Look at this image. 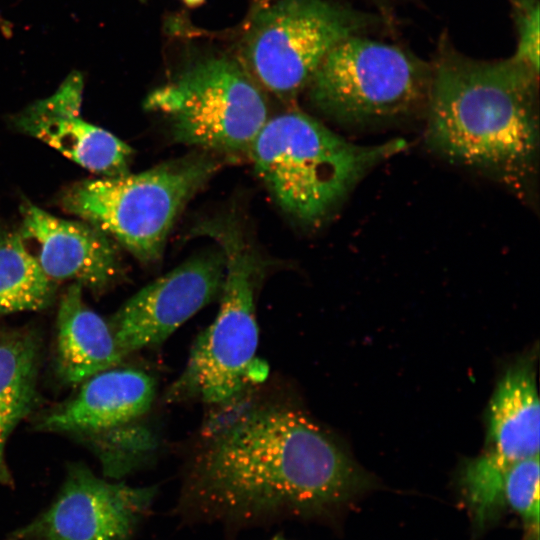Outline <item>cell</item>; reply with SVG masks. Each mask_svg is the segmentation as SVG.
I'll list each match as a JSON object with an SVG mask.
<instances>
[{
	"mask_svg": "<svg viewBox=\"0 0 540 540\" xmlns=\"http://www.w3.org/2000/svg\"><path fill=\"white\" fill-rule=\"evenodd\" d=\"M370 485L369 475L306 413L261 402L207 427L185 492L205 515L253 520L323 513Z\"/></svg>",
	"mask_w": 540,
	"mask_h": 540,
	"instance_id": "1",
	"label": "cell"
},
{
	"mask_svg": "<svg viewBox=\"0 0 540 540\" xmlns=\"http://www.w3.org/2000/svg\"><path fill=\"white\" fill-rule=\"evenodd\" d=\"M538 72L514 56L442 57L428 89L427 146L445 160L520 189L539 150Z\"/></svg>",
	"mask_w": 540,
	"mask_h": 540,
	"instance_id": "2",
	"label": "cell"
},
{
	"mask_svg": "<svg viewBox=\"0 0 540 540\" xmlns=\"http://www.w3.org/2000/svg\"><path fill=\"white\" fill-rule=\"evenodd\" d=\"M196 232L212 239L224 256L220 307L213 322L197 337L165 400L227 406L242 398L268 373L256 355V292L263 279L264 263L241 227L228 217L204 222Z\"/></svg>",
	"mask_w": 540,
	"mask_h": 540,
	"instance_id": "3",
	"label": "cell"
},
{
	"mask_svg": "<svg viewBox=\"0 0 540 540\" xmlns=\"http://www.w3.org/2000/svg\"><path fill=\"white\" fill-rule=\"evenodd\" d=\"M402 139L375 145L350 142L301 112L269 118L248 153L277 203L315 225L376 165L404 150Z\"/></svg>",
	"mask_w": 540,
	"mask_h": 540,
	"instance_id": "4",
	"label": "cell"
},
{
	"mask_svg": "<svg viewBox=\"0 0 540 540\" xmlns=\"http://www.w3.org/2000/svg\"><path fill=\"white\" fill-rule=\"evenodd\" d=\"M218 165L212 153L203 151L137 174L83 180L64 192L61 205L141 262L153 263L180 211Z\"/></svg>",
	"mask_w": 540,
	"mask_h": 540,
	"instance_id": "5",
	"label": "cell"
},
{
	"mask_svg": "<svg viewBox=\"0 0 540 540\" xmlns=\"http://www.w3.org/2000/svg\"><path fill=\"white\" fill-rule=\"evenodd\" d=\"M145 107L169 120L176 142L225 155H248L269 119L257 84L226 57L191 65L149 94Z\"/></svg>",
	"mask_w": 540,
	"mask_h": 540,
	"instance_id": "6",
	"label": "cell"
},
{
	"mask_svg": "<svg viewBox=\"0 0 540 540\" xmlns=\"http://www.w3.org/2000/svg\"><path fill=\"white\" fill-rule=\"evenodd\" d=\"M431 74L401 49L348 36L324 57L310 83L313 103L340 122H381L427 96Z\"/></svg>",
	"mask_w": 540,
	"mask_h": 540,
	"instance_id": "7",
	"label": "cell"
},
{
	"mask_svg": "<svg viewBox=\"0 0 540 540\" xmlns=\"http://www.w3.org/2000/svg\"><path fill=\"white\" fill-rule=\"evenodd\" d=\"M358 21L325 0H277L253 19L246 61L272 93L291 97L306 87L326 54L354 35Z\"/></svg>",
	"mask_w": 540,
	"mask_h": 540,
	"instance_id": "8",
	"label": "cell"
},
{
	"mask_svg": "<svg viewBox=\"0 0 540 540\" xmlns=\"http://www.w3.org/2000/svg\"><path fill=\"white\" fill-rule=\"evenodd\" d=\"M534 360L529 356L510 366L488 404L485 450L466 464L462 475L468 502L477 511L500 510L508 469L539 455L540 405Z\"/></svg>",
	"mask_w": 540,
	"mask_h": 540,
	"instance_id": "9",
	"label": "cell"
},
{
	"mask_svg": "<svg viewBox=\"0 0 540 540\" xmlns=\"http://www.w3.org/2000/svg\"><path fill=\"white\" fill-rule=\"evenodd\" d=\"M155 492L153 487L105 480L84 464H71L51 504L6 540H132Z\"/></svg>",
	"mask_w": 540,
	"mask_h": 540,
	"instance_id": "10",
	"label": "cell"
},
{
	"mask_svg": "<svg viewBox=\"0 0 540 540\" xmlns=\"http://www.w3.org/2000/svg\"><path fill=\"white\" fill-rule=\"evenodd\" d=\"M224 273V256L216 246L139 290L110 324L122 354L160 345L220 294Z\"/></svg>",
	"mask_w": 540,
	"mask_h": 540,
	"instance_id": "11",
	"label": "cell"
},
{
	"mask_svg": "<svg viewBox=\"0 0 540 540\" xmlns=\"http://www.w3.org/2000/svg\"><path fill=\"white\" fill-rule=\"evenodd\" d=\"M18 235L46 276L72 280L95 292L107 289L119 274L110 237L93 225L56 217L40 207H22Z\"/></svg>",
	"mask_w": 540,
	"mask_h": 540,
	"instance_id": "12",
	"label": "cell"
},
{
	"mask_svg": "<svg viewBox=\"0 0 540 540\" xmlns=\"http://www.w3.org/2000/svg\"><path fill=\"white\" fill-rule=\"evenodd\" d=\"M83 79L71 74L51 96L15 119L16 127L102 177L129 173L132 149L109 131L80 117Z\"/></svg>",
	"mask_w": 540,
	"mask_h": 540,
	"instance_id": "13",
	"label": "cell"
},
{
	"mask_svg": "<svg viewBox=\"0 0 540 540\" xmlns=\"http://www.w3.org/2000/svg\"><path fill=\"white\" fill-rule=\"evenodd\" d=\"M156 382L132 368H111L85 380L79 393L40 423L53 432L101 433L126 425L151 407Z\"/></svg>",
	"mask_w": 540,
	"mask_h": 540,
	"instance_id": "14",
	"label": "cell"
},
{
	"mask_svg": "<svg viewBox=\"0 0 540 540\" xmlns=\"http://www.w3.org/2000/svg\"><path fill=\"white\" fill-rule=\"evenodd\" d=\"M82 288L73 282L57 313V369L69 384L115 368L125 357L110 324L84 302Z\"/></svg>",
	"mask_w": 540,
	"mask_h": 540,
	"instance_id": "15",
	"label": "cell"
},
{
	"mask_svg": "<svg viewBox=\"0 0 540 540\" xmlns=\"http://www.w3.org/2000/svg\"><path fill=\"white\" fill-rule=\"evenodd\" d=\"M38 344L28 333L0 339V484L13 478L5 459L8 438L29 412L35 396Z\"/></svg>",
	"mask_w": 540,
	"mask_h": 540,
	"instance_id": "16",
	"label": "cell"
},
{
	"mask_svg": "<svg viewBox=\"0 0 540 540\" xmlns=\"http://www.w3.org/2000/svg\"><path fill=\"white\" fill-rule=\"evenodd\" d=\"M55 283L42 271L18 233L0 239V314L36 311L52 300Z\"/></svg>",
	"mask_w": 540,
	"mask_h": 540,
	"instance_id": "17",
	"label": "cell"
},
{
	"mask_svg": "<svg viewBox=\"0 0 540 540\" xmlns=\"http://www.w3.org/2000/svg\"><path fill=\"white\" fill-rule=\"evenodd\" d=\"M539 455L513 464L504 477L503 498L531 531H539Z\"/></svg>",
	"mask_w": 540,
	"mask_h": 540,
	"instance_id": "18",
	"label": "cell"
},
{
	"mask_svg": "<svg viewBox=\"0 0 540 540\" xmlns=\"http://www.w3.org/2000/svg\"><path fill=\"white\" fill-rule=\"evenodd\" d=\"M116 427L118 448L99 451L104 475L118 479L137 468L154 449L150 434L141 428Z\"/></svg>",
	"mask_w": 540,
	"mask_h": 540,
	"instance_id": "19",
	"label": "cell"
},
{
	"mask_svg": "<svg viewBox=\"0 0 540 540\" xmlns=\"http://www.w3.org/2000/svg\"><path fill=\"white\" fill-rule=\"evenodd\" d=\"M514 57L539 72L540 14L538 0H522Z\"/></svg>",
	"mask_w": 540,
	"mask_h": 540,
	"instance_id": "20",
	"label": "cell"
},
{
	"mask_svg": "<svg viewBox=\"0 0 540 540\" xmlns=\"http://www.w3.org/2000/svg\"><path fill=\"white\" fill-rule=\"evenodd\" d=\"M186 5L194 7L203 3L204 0H182Z\"/></svg>",
	"mask_w": 540,
	"mask_h": 540,
	"instance_id": "21",
	"label": "cell"
},
{
	"mask_svg": "<svg viewBox=\"0 0 540 540\" xmlns=\"http://www.w3.org/2000/svg\"><path fill=\"white\" fill-rule=\"evenodd\" d=\"M538 532L539 531H531V536L527 540H539Z\"/></svg>",
	"mask_w": 540,
	"mask_h": 540,
	"instance_id": "22",
	"label": "cell"
},
{
	"mask_svg": "<svg viewBox=\"0 0 540 540\" xmlns=\"http://www.w3.org/2000/svg\"><path fill=\"white\" fill-rule=\"evenodd\" d=\"M274 540H284V539H274Z\"/></svg>",
	"mask_w": 540,
	"mask_h": 540,
	"instance_id": "23",
	"label": "cell"
}]
</instances>
